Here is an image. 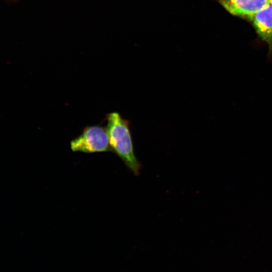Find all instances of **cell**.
I'll use <instances>...</instances> for the list:
<instances>
[{
	"label": "cell",
	"mask_w": 272,
	"mask_h": 272,
	"mask_svg": "<svg viewBox=\"0 0 272 272\" xmlns=\"http://www.w3.org/2000/svg\"><path fill=\"white\" fill-rule=\"evenodd\" d=\"M230 14L246 18L266 7L269 0H218Z\"/></svg>",
	"instance_id": "277c9868"
},
{
	"label": "cell",
	"mask_w": 272,
	"mask_h": 272,
	"mask_svg": "<svg viewBox=\"0 0 272 272\" xmlns=\"http://www.w3.org/2000/svg\"><path fill=\"white\" fill-rule=\"evenodd\" d=\"M20 0H5V1L7 3H17L18 2H19Z\"/></svg>",
	"instance_id": "5b68a950"
},
{
	"label": "cell",
	"mask_w": 272,
	"mask_h": 272,
	"mask_svg": "<svg viewBox=\"0 0 272 272\" xmlns=\"http://www.w3.org/2000/svg\"><path fill=\"white\" fill-rule=\"evenodd\" d=\"M70 145L74 152L91 153L112 151L106 128L100 125L86 127Z\"/></svg>",
	"instance_id": "7a4b0ae2"
},
{
	"label": "cell",
	"mask_w": 272,
	"mask_h": 272,
	"mask_svg": "<svg viewBox=\"0 0 272 272\" xmlns=\"http://www.w3.org/2000/svg\"><path fill=\"white\" fill-rule=\"evenodd\" d=\"M106 121V128L112 152L134 174L139 175L142 166L134 153L129 121L117 112L108 113Z\"/></svg>",
	"instance_id": "6da1fadb"
},
{
	"label": "cell",
	"mask_w": 272,
	"mask_h": 272,
	"mask_svg": "<svg viewBox=\"0 0 272 272\" xmlns=\"http://www.w3.org/2000/svg\"><path fill=\"white\" fill-rule=\"evenodd\" d=\"M270 3L272 4V0H269Z\"/></svg>",
	"instance_id": "8992f818"
},
{
	"label": "cell",
	"mask_w": 272,
	"mask_h": 272,
	"mask_svg": "<svg viewBox=\"0 0 272 272\" xmlns=\"http://www.w3.org/2000/svg\"><path fill=\"white\" fill-rule=\"evenodd\" d=\"M253 26L258 36L268 47V58L272 61V4L246 18Z\"/></svg>",
	"instance_id": "3957f363"
}]
</instances>
